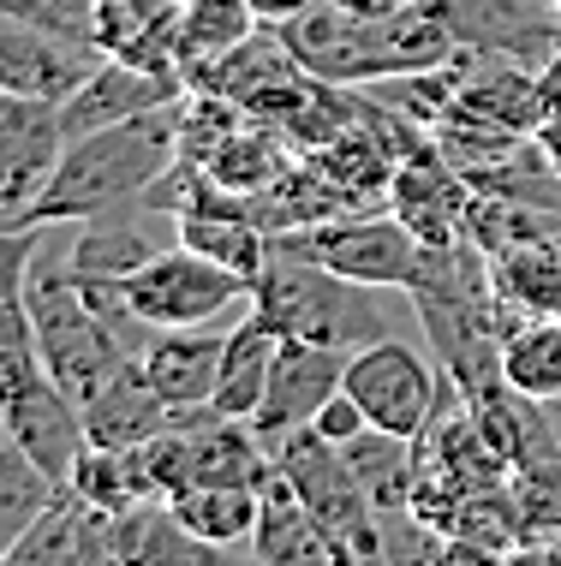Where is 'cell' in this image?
Wrapping results in <instances>:
<instances>
[{"label": "cell", "instance_id": "484cf974", "mask_svg": "<svg viewBox=\"0 0 561 566\" xmlns=\"http://www.w3.org/2000/svg\"><path fill=\"white\" fill-rule=\"evenodd\" d=\"M502 376L526 400H561V316H520L502 334Z\"/></svg>", "mask_w": 561, "mask_h": 566}, {"label": "cell", "instance_id": "836d02e7", "mask_svg": "<svg viewBox=\"0 0 561 566\" xmlns=\"http://www.w3.org/2000/svg\"><path fill=\"white\" fill-rule=\"evenodd\" d=\"M538 144L550 149V161L561 167V119H555V126H538Z\"/></svg>", "mask_w": 561, "mask_h": 566}, {"label": "cell", "instance_id": "9a60e30c", "mask_svg": "<svg viewBox=\"0 0 561 566\" xmlns=\"http://www.w3.org/2000/svg\"><path fill=\"white\" fill-rule=\"evenodd\" d=\"M90 560H126L120 543V513L90 507L84 495H72L60 483L49 513L30 525V537L12 548V566H90Z\"/></svg>", "mask_w": 561, "mask_h": 566}, {"label": "cell", "instance_id": "d6986e66", "mask_svg": "<svg viewBox=\"0 0 561 566\" xmlns=\"http://www.w3.org/2000/svg\"><path fill=\"white\" fill-rule=\"evenodd\" d=\"M251 560L263 566H311V560H341L329 531L311 518V507L299 501V489L269 465V478L257 483V531H251Z\"/></svg>", "mask_w": 561, "mask_h": 566}, {"label": "cell", "instance_id": "4dcf8cb0", "mask_svg": "<svg viewBox=\"0 0 561 566\" xmlns=\"http://www.w3.org/2000/svg\"><path fill=\"white\" fill-rule=\"evenodd\" d=\"M538 102H543V126L561 119V49L538 66Z\"/></svg>", "mask_w": 561, "mask_h": 566}, {"label": "cell", "instance_id": "7a4b0ae2", "mask_svg": "<svg viewBox=\"0 0 561 566\" xmlns=\"http://www.w3.org/2000/svg\"><path fill=\"white\" fill-rule=\"evenodd\" d=\"M383 293L388 286L346 281V274L311 263V256H293V251H276V244H269V263L251 286V311L269 316V323L281 334H293V340L359 352V346L394 334V311L383 304Z\"/></svg>", "mask_w": 561, "mask_h": 566}, {"label": "cell", "instance_id": "d6a6232c", "mask_svg": "<svg viewBox=\"0 0 561 566\" xmlns=\"http://www.w3.org/2000/svg\"><path fill=\"white\" fill-rule=\"evenodd\" d=\"M251 7H257V19H263V24H281V19H293V12H305L311 0H251Z\"/></svg>", "mask_w": 561, "mask_h": 566}, {"label": "cell", "instance_id": "9c48e42d", "mask_svg": "<svg viewBox=\"0 0 561 566\" xmlns=\"http://www.w3.org/2000/svg\"><path fill=\"white\" fill-rule=\"evenodd\" d=\"M341 381H346V352L281 334V352H276V370H269L263 406L251 411L257 441H263V448L276 453L287 436L311 430L316 411H323V406L341 394Z\"/></svg>", "mask_w": 561, "mask_h": 566}, {"label": "cell", "instance_id": "ac0fdd59", "mask_svg": "<svg viewBox=\"0 0 561 566\" xmlns=\"http://www.w3.org/2000/svg\"><path fill=\"white\" fill-rule=\"evenodd\" d=\"M460 90H454V108L496 119L508 132H538L543 126V102H538V72L520 66L508 54H484V49H460Z\"/></svg>", "mask_w": 561, "mask_h": 566}, {"label": "cell", "instance_id": "cb8c5ba5", "mask_svg": "<svg viewBox=\"0 0 561 566\" xmlns=\"http://www.w3.org/2000/svg\"><path fill=\"white\" fill-rule=\"evenodd\" d=\"M179 525L197 531L209 548H246L257 531V483H191L168 501Z\"/></svg>", "mask_w": 561, "mask_h": 566}, {"label": "cell", "instance_id": "d4e9b609", "mask_svg": "<svg viewBox=\"0 0 561 566\" xmlns=\"http://www.w3.org/2000/svg\"><path fill=\"white\" fill-rule=\"evenodd\" d=\"M257 7L251 0H179V60H186V84L209 60L233 54L246 36H257Z\"/></svg>", "mask_w": 561, "mask_h": 566}, {"label": "cell", "instance_id": "83f0119b", "mask_svg": "<svg viewBox=\"0 0 561 566\" xmlns=\"http://www.w3.org/2000/svg\"><path fill=\"white\" fill-rule=\"evenodd\" d=\"M54 495H60V483L12 441V448L0 453V560H12V548L30 537V525L49 513Z\"/></svg>", "mask_w": 561, "mask_h": 566}, {"label": "cell", "instance_id": "603a6c76", "mask_svg": "<svg viewBox=\"0 0 561 566\" xmlns=\"http://www.w3.org/2000/svg\"><path fill=\"white\" fill-rule=\"evenodd\" d=\"M490 281L502 311L520 316H561V244L532 239V244H508L490 256Z\"/></svg>", "mask_w": 561, "mask_h": 566}, {"label": "cell", "instance_id": "7c38bea8", "mask_svg": "<svg viewBox=\"0 0 561 566\" xmlns=\"http://www.w3.org/2000/svg\"><path fill=\"white\" fill-rule=\"evenodd\" d=\"M186 78L174 72H156V66H138V60H120V54H102L96 72L60 102V119H66V144L72 137H90L102 126H120V119H138V114H156L168 102L186 96Z\"/></svg>", "mask_w": 561, "mask_h": 566}, {"label": "cell", "instance_id": "f546056e", "mask_svg": "<svg viewBox=\"0 0 561 566\" xmlns=\"http://www.w3.org/2000/svg\"><path fill=\"white\" fill-rule=\"evenodd\" d=\"M311 430H323L329 441H353L359 430H371V418H365V406H359L353 400V394H335V400H329L323 411H316V423H311Z\"/></svg>", "mask_w": 561, "mask_h": 566}, {"label": "cell", "instance_id": "52a82bcc", "mask_svg": "<svg viewBox=\"0 0 561 566\" xmlns=\"http://www.w3.org/2000/svg\"><path fill=\"white\" fill-rule=\"evenodd\" d=\"M341 388L365 406V418L376 423V430L418 441L424 423H430V411H436V394H443V376L430 370V358H424L418 346H406V340L388 334V340H371V346L346 352V381Z\"/></svg>", "mask_w": 561, "mask_h": 566}, {"label": "cell", "instance_id": "6da1fadb", "mask_svg": "<svg viewBox=\"0 0 561 566\" xmlns=\"http://www.w3.org/2000/svg\"><path fill=\"white\" fill-rule=\"evenodd\" d=\"M179 161V102L138 119H120L60 149L49 186L12 216V227H72L96 209L132 203Z\"/></svg>", "mask_w": 561, "mask_h": 566}, {"label": "cell", "instance_id": "4316f807", "mask_svg": "<svg viewBox=\"0 0 561 566\" xmlns=\"http://www.w3.org/2000/svg\"><path fill=\"white\" fill-rule=\"evenodd\" d=\"M66 489L84 495L90 507H102V513H132V507H144V501H156L138 448H102V441H90V448L79 453Z\"/></svg>", "mask_w": 561, "mask_h": 566}, {"label": "cell", "instance_id": "2e32d148", "mask_svg": "<svg viewBox=\"0 0 561 566\" xmlns=\"http://www.w3.org/2000/svg\"><path fill=\"white\" fill-rule=\"evenodd\" d=\"M7 423H12V441L37 459L42 471H49L54 483L72 478V465H79V453L90 448V423H84V406L72 400L66 388H60L54 376L30 381L19 400H7Z\"/></svg>", "mask_w": 561, "mask_h": 566}, {"label": "cell", "instance_id": "e575fe53", "mask_svg": "<svg viewBox=\"0 0 561 566\" xmlns=\"http://www.w3.org/2000/svg\"><path fill=\"white\" fill-rule=\"evenodd\" d=\"M12 448V423H7V406H0V453Z\"/></svg>", "mask_w": 561, "mask_h": 566}, {"label": "cell", "instance_id": "f1b7e54d", "mask_svg": "<svg viewBox=\"0 0 561 566\" xmlns=\"http://www.w3.org/2000/svg\"><path fill=\"white\" fill-rule=\"evenodd\" d=\"M49 376L37 346V323H30V304L24 298H0V406L19 400L30 381Z\"/></svg>", "mask_w": 561, "mask_h": 566}, {"label": "cell", "instance_id": "1f68e13d", "mask_svg": "<svg viewBox=\"0 0 561 566\" xmlns=\"http://www.w3.org/2000/svg\"><path fill=\"white\" fill-rule=\"evenodd\" d=\"M341 12H359V19H388L401 7H418V0H335Z\"/></svg>", "mask_w": 561, "mask_h": 566}, {"label": "cell", "instance_id": "5b68a950", "mask_svg": "<svg viewBox=\"0 0 561 566\" xmlns=\"http://www.w3.org/2000/svg\"><path fill=\"white\" fill-rule=\"evenodd\" d=\"M276 251L311 256V263L346 274L365 286H388V293H413L418 269H424V244L394 209H359V216L323 221V227H299V233H269Z\"/></svg>", "mask_w": 561, "mask_h": 566}, {"label": "cell", "instance_id": "4fadbf2b", "mask_svg": "<svg viewBox=\"0 0 561 566\" xmlns=\"http://www.w3.org/2000/svg\"><path fill=\"white\" fill-rule=\"evenodd\" d=\"M454 24L460 49L508 54L520 66H543L561 49V7L555 0H436Z\"/></svg>", "mask_w": 561, "mask_h": 566}, {"label": "cell", "instance_id": "8992f818", "mask_svg": "<svg viewBox=\"0 0 561 566\" xmlns=\"http://www.w3.org/2000/svg\"><path fill=\"white\" fill-rule=\"evenodd\" d=\"M120 293H126V304L149 328H209L239 298H251V281L221 269V263H209L191 244H174V251L149 256L144 269H132L120 281Z\"/></svg>", "mask_w": 561, "mask_h": 566}, {"label": "cell", "instance_id": "3957f363", "mask_svg": "<svg viewBox=\"0 0 561 566\" xmlns=\"http://www.w3.org/2000/svg\"><path fill=\"white\" fill-rule=\"evenodd\" d=\"M24 304H30V323H37L42 364H49V376L79 406H90L102 388H108V381L120 376V364H132L126 340H120L114 323L90 304V293L79 286V274H72L66 263L49 269V263H42V251H37Z\"/></svg>", "mask_w": 561, "mask_h": 566}, {"label": "cell", "instance_id": "30bf717a", "mask_svg": "<svg viewBox=\"0 0 561 566\" xmlns=\"http://www.w3.org/2000/svg\"><path fill=\"white\" fill-rule=\"evenodd\" d=\"M60 149H66L60 102L0 90V227H12V216L49 186Z\"/></svg>", "mask_w": 561, "mask_h": 566}, {"label": "cell", "instance_id": "ba28073f", "mask_svg": "<svg viewBox=\"0 0 561 566\" xmlns=\"http://www.w3.org/2000/svg\"><path fill=\"white\" fill-rule=\"evenodd\" d=\"M174 244H179V216L144 191L132 203H114V209L72 221V244L60 263L79 281H126L132 269H144L149 256L174 251Z\"/></svg>", "mask_w": 561, "mask_h": 566}, {"label": "cell", "instance_id": "8fae6325", "mask_svg": "<svg viewBox=\"0 0 561 566\" xmlns=\"http://www.w3.org/2000/svg\"><path fill=\"white\" fill-rule=\"evenodd\" d=\"M108 54L102 42H79L66 30H49L19 12H0V90H19V96H49L66 102L96 60Z\"/></svg>", "mask_w": 561, "mask_h": 566}, {"label": "cell", "instance_id": "5bb4252c", "mask_svg": "<svg viewBox=\"0 0 561 566\" xmlns=\"http://www.w3.org/2000/svg\"><path fill=\"white\" fill-rule=\"evenodd\" d=\"M383 203L406 227H413L424 244H454V239L466 233V203H472V186H466V174L443 156V149L424 144V149H413V156H401Z\"/></svg>", "mask_w": 561, "mask_h": 566}, {"label": "cell", "instance_id": "277c9868", "mask_svg": "<svg viewBox=\"0 0 561 566\" xmlns=\"http://www.w3.org/2000/svg\"><path fill=\"white\" fill-rule=\"evenodd\" d=\"M269 459H276V471L299 489V501L311 507V518L329 531V543H335L341 560H383V518H376L365 483L346 465L341 441H329L323 430H299Z\"/></svg>", "mask_w": 561, "mask_h": 566}, {"label": "cell", "instance_id": "ffe728a7", "mask_svg": "<svg viewBox=\"0 0 561 566\" xmlns=\"http://www.w3.org/2000/svg\"><path fill=\"white\" fill-rule=\"evenodd\" d=\"M84 423H90V441H102V448H144V441H156L174 423V406L149 388L144 364L132 358V364H120V376L84 406Z\"/></svg>", "mask_w": 561, "mask_h": 566}, {"label": "cell", "instance_id": "44dd1931", "mask_svg": "<svg viewBox=\"0 0 561 566\" xmlns=\"http://www.w3.org/2000/svg\"><path fill=\"white\" fill-rule=\"evenodd\" d=\"M276 352H281V328L269 316L246 311L233 328H227V352H221V381H216V406L221 418H246L263 406L269 370H276Z\"/></svg>", "mask_w": 561, "mask_h": 566}, {"label": "cell", "instance_id": "e0dca14e", "mask_svg": "<svg viewBox=\"0 0 561 566\" xmlns=\"http://www.w3.org/2000/svg\"><path fill=\"white\" fill-rule=\"evenodd\" d=\"M221 352H227V334L216 323L209 328H156L149 346L138 352V364L149 376V388H156L174 411H191V406L216 400Z\"/></svg>", "mask_w": 561, "mask_h": 566}, {"label": "cell", "instance_id": "7402d4cb", "mask_svg": "<svg viewBox=\"0 0 561 566\" xmlns=\"http://www.w3.org/2000/svg\"><path fill=\"white\" fill-rule=\"evenodd\" d=\"M197 167H204L216 186L239 191V197H257V191H269V186H276V179L287 174V167H293V149L281 144L276 126H263V119L246 114V119H239V126L227 132Z\"/></svg>", "mask_w": 561, "mask_h": 566}]
</instances>
